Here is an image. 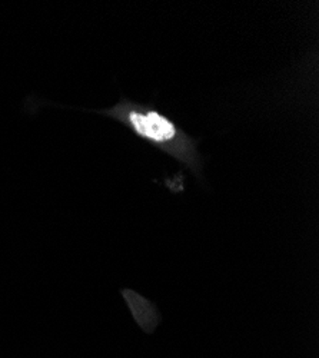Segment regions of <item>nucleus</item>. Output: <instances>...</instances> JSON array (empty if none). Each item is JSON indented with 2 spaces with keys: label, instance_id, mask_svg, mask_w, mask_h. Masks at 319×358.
I'll return each instance as SVG.
<instances>
[{
  "label": "nucleus",
  "instance_id": "obj_1",
  "mask_svg": "<svg viewBox=\"0 0 319 358\" xmlns=\"http://www.w3.org/2000/svg\"><path fill=\"white\" fill-rule=\"evenodd\" d=\"M96 113L114 119L138 139L151 143L163 154L184 164L198 178H202L204 159L198 151V142L154 105L122 98L114 106L96 110Z\"/></svg>",
  "mask_w": 319,
  "mask_h": 358
},
{
  "label": "nucleus",
  "instance_id": "obj_2",
  "mask_svg": "<svg viewBox=\"0 0 319 358\" xmlns=\"http://www.w3.org/2000/svg\"><path fill=\"white\" fill-rule=\"evenodd\" d=\"M124 295L126 296V301L129 303L131 308H132V313L136 318V321L139 322V325L143 328L144 331H154V328L156 327L158 324V313L155 310V307L147 301L143 300L142 296L131 292V291H125Z\"/></svg>",
  "mask_w": 319,
  "mask_h": 358
}]
</instances>
